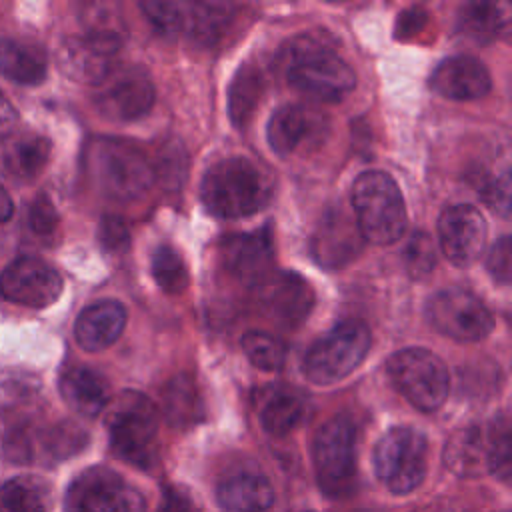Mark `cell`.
Wrapping results in <instances>:
<instances>
[{"mask_svg":"<svg viewBox=\"0 0 512 512\" xmlns=\"http://www.w3.org/2000/svg\"><path fill=\"white\" fill-rule=\"evenodd\" d=\"M256 304L276 326L294 330L312 312L314 290L296 272H270L256 284Z\"/></svg>","mask_w":512,"mask_h":512,"instance_id":"cell-13","label":"cell"},{"mask_svg":"<svg viewBox=\"0 0 512 512\" xmlns=\"http://www.w3.org/2000/svg\"><path fill=\"white\" fill-rule=\"evenodd\" d=\"M428 444L422 432L410 426L390 428L374 448L376 478L392 494L414 492L426 476Z\"/></svg>","mask_w":512,"mask_h":512,"instance_id":"cell-7","label":"cell"},{"mask_svg":"<svg viewBox=\"0 0 512 512\" xmlns=\"http://www.w3.org/2000/svg\"><path fill=\"white\" fill-rule=\"evenodd\" d=\"M488 472L498 476L502 482H510L512 474V432L506 416H498L488 432Z\"/></svg>","mask_w":512,"mask_h":512,"instance_id":"cell-37","label":"cell"},{"mask_svg":"<svg viewBox=\"0 0 512 512\" xmlns=\"http://www.w3.org/2000/svg\"><path fill=\"white\" fill-rule=\"evenodd\" d=\"M270 182L246 158H224L212 164L200 184L206 210L218 218H244L262 210L270 200Z\"/></svg>","mask_w":512,"mask_h":512,"instance_id":"cell-2","label":"cell"},{"mask_svg":"<svg viewBox=\"0 0 512 512\" xmlns=\"http://www.w3.org/2000/svg\"><path fill=\"white\" fill-rule=\"evenodd\" d=\"M404 266L416 280L426 278L436 266V248L426 232H414L404 248Z\"/></svg>","mask_w":512,"mask_h":512,"instance_id":"cell-40","label":"cell"},{"mask_svg":"<svg viewBox=\"0 0 512 512\" xmlns=\"http://www.w3.org/2000/svg\"><path fill=\"white\" fill-rule=\"evenodd\" d=\"M50 158V142L32 132H8L0 136V174L28 182L34 180Z\"/></svg>","mask_w":512,"mask_h":512,"instance_id":"cell-20","label":"cell"},{"mask_svg":"<svg viewBox=\"0 0 512 512\" xmlns=\"http://www.w3.org/2000/svg\"><path fill=\"white\" fill-rule=\"evenodd\" d=\"M188 174V154L180 140H168L158 152V164L154 170V178L160 182L164 190H178Z\"/></svg>","mask_w":512,"mask_h":512,"instance_id":"cell-39","label":"cell"},{"mask_svg":"<svg viewBox=\"0 0 512 512\" xmlns=\"http://www.w3.org/2000/svg\"><path fill=\"white\" fill-rule=\"evenodd\" d=\"M98 240L106 252H124L130 244L128 224L120 216H104L98 226Z\"/></svg>","mask_w":512,"mask_h":512,"instance_id":"cell-42","label":"cell"},{"mask_svg":"<svg viewBox=\"0 0 512 512\" xmlns=\"http://www.w3.org/2000/svg\"><path fill=\"white\" fill-rule=\"evenodd\" d=\"M310 130L308 110L302 106H282L268 122V144L278 156H288L300 148Z\"/></svg>","mask_w":512,"mask_h":512,"instance_id":"cell-30","label":"cell"},{"mask_svg":"<svg viewBox=\"0 0 512 512\" xmlns=\"http://www.w3.org/2000/svg\"><path fill=\"white\" fill-rule=\"evenodd\" d=\"M28 222H30V228L38 236H50L56 232L58 212L46 194L36 196V200L32 202L30 212H28Z\"/></svg>","mask_w":512,"mask_h":512,"instance_id":"cell-43","label":"cell"},{"mask_svg":"<svg viewBox=\"0 0 512 512\" xmlns=\"http://www.w3.org/2000/svg\"><path fill=\"white\" fill-rule=\"evenodd\" d=\"M124 326L126 308L116 300H100L80 312L74 336L86 352H100L118 340Z\"/></svg>","mask_w":512,"mask_h":512,"instance_id":"cell-21","label":"cell"},{"mask_svg":"<svg viewBox=\"0 0 512 512\" xmlns=\"http://www.w3.org/2000/svg\"><path fill=\"white\" fill-rule=\"evenodd\" d=\"M510 256H512V252H510V238L502 236L490 248V254L486 258V268H488L490 276L498 284H502V286L510 284Z\"/></svg>","mask_w":512,"mask_h":512,"instance_id":"cell-46","label":"cell"},{"mask_svg":"<svg viewBox=\"0 0 512 512\" xmlns=\"http://www.w3.org/2000/svg\"><path fill=\"white\" fill-rule=\"evenodd\" d=\"M280 62L288 84L320 102H336L356 84L352 68L312 34L292 38L284 46Z\"/></svg>","mask_w":512,"mask_h":512,"instance_id":"cell-1","label":"cell"},{"mask_svg":"<svg viewBox=\"0 0 512 512\" xmlns=\"http://www.w3.org/2000/svg\"><path fill=\"white\" fill-rule=\"evenodd\" d=\"M162 412L174 428H188L202 420V398L188 374H178L166 382L162 388Z\"/></svg>","mask_w":512,"mask_h":512,"instance_id":"cell-28","label":"cell"},{"mask_svg":"<svg viewBox=\"0 0 512 512\" xmlns=\"http://www.w3.org/2000/svg\"><path fill=\"white\" fill-rule=\"evenodd\" d=\"M480 196L492 212H496L500 216H508V212H510V178H508V174L496 176L494 180L486 182L480 188Z\"/></svg>","mask_w":512,"mask_h":512,"instance_id":"cell-44","label":"cell"},{"mask_svg":"<svg viewBox=\"0 0 512 512\" xmlns=\"http://www.w3.org/2000/svg\"><path fill=\"white\" fill-rule=\"evenodd\" d=\"M314 468L320 490L330 498L348 496L356 480V432L346 416H334L314 438Z\"/></svg>","mask_w":512,"mask_h":512,"instance_id":"cell-9","label":"cell"},{"mask_svg":"<svg viewBox=\"0 0 512 512\" xmlns=\"http://www.w3.org/2000/svg\"><path fill=\"white\" fill-rule=\"evenodd\" d=\"M426 318L440 334L458 342H478L494 328L488 308L464 288L436 292L426 304Z\"/></svg>","mask_w":512,"mask_h":512,"instance_id":"cell-10","label":"cell"},{"mask_svg":"<svg viewBox=\"0 0 512 512\" xmlns=\"http://www.w3.org/2000/svg\"><path fill=\"white\" fill-rule=\"evenodd\" d=\"M60 394L74 412L86 418H94L110 402V384L100 372L76 366L62 374Z\"/></svg>","mask_w":512,"mask_h":512,"instance_id":"cell-23","label":"cell"},{"mask_svg":"<svg viewBox=\"0 0 512 512\" xmlns=\"http://www.w3.org/2000/svg\"><path fill=\"white\" fill-rule=\"evenodd\" d=\"M218 504L228 512H264L274 502V490L266 476L238 472L218 486Z\"/></svg>","mask_w":512,"mask_h":512,"instance_id":"cell-24","label":"cell"},{"mask_svg":"<svg viewBox=\"0 0 512 512\" xmlns=\"http://www.w3.org/2000/svg\"><path fill=\"white\" fill-rule=\"evenodd\" d=\"M242 350L246 358L264 372L280 370L286 360V346L280 338L260 332V330H248L242 336Z\"/></svg>","mask_w":512,"mask_h":512,"instance_id":"cell-36","label":"cell"},{"mask_svg":"<svg viewBox=\"0 0 512 512\" xmlns=\"http://www.w3.org/2000/svg\"><path fill=\"white\" fill-rule=\"evenodd\" d=\"M370 350V330L346 320L316 340L304 356V376L316 386H330L352 374Z\"/></svg>","mask_w":512,"mask_h":512,"instance_id":"cell-6","label":"cell"},{"mask_svg":"<svg viewBox=\"0 0 512 512\" xmlns=\"http://www.w3.org/2000/svg\"><path fill=\"white\" fill-rule=\"evenodd\" d=\"M106 426L110 448L120 460L140 470L154 468L158 460V412L144 394L124 390L114 400Z\"/></svg>","mask_w":512,"mask_h":512,"instance_id":"cell-5","label":"cell"},{"mask_svg":"<svg viewBox=\"0 0 512 512\" xmlns=\"http://www.w3.org/2000/svg\"><path fill=\"white\" fill-rule=\"evenodd\" d=\"M84 36L112 48H120L124 38V24L120 12L112 4H90L82 12Z\"/></svg>","mask_w":512,"mask_h":512,"instance_id":"cell-33","label":"cell"},{"mask_svg":"<svg viewBox=\"0 0 512 512\" xmlns=\"http://www.w3.org/2000/svg\"><path fill=\"white\" fill-rule=\"evenodd\" d=\"M352 208L364 242L394 244L406 230V206L392 176L382 170L362 172L352 184Z\"/></svg>","mask_w":512,"mask_h":512,"instance_id":"cell-4","label":"cell"},{"mask_svg":"<svg viewBox=\"0 0 512 512\" xmlns=\"http://www.w3.org/2000/svg\"><path fill=\"white\" fill-rule=\"evenodd\" d=\"M364 248V238L356 220L340 208L328 210L310 240L314 260L326 270H340L350 264Z\"/></svg>","mask_w":512,"mask_h":512,"instance_id":"cell-16","label":"cell"},{"mask_svg":"<svg viewBox=\"0 0 512 512\" xmlns=\"http://www.w3.org/2000/svg\"><path fill=\"white\" fill-rule=\"evenodd\" d=\"M118 50L96 42L88 36H72L62 42L58 50V64L60 70L84 84H100L112 72V58Z\"/></svg>","mask_w":512,"mask_h":512,"instance_id":"cell-19","label":"cell"},{"mask_svg":"<svg viewBox=\"0 0 512 512\" xmlns=\"http://www.w3.org/2000/svg\"><path fill=\"white\" fill-rule=\"evenodd\" d=\"M12 212H14L12 198H10V194L6 192V188L0 186V222L10 220V218H12Z\"/></svg>","mask_w":512,"mask_h":512,"instance_id":"cell-48","label":"cell"},{"mask_svg":"<svg viewBox=\"0 0 512 512\" xmlns=\"http://www.w3.org/2000/svg\"><path fill=\"white\" fill-rule=\"evenodd\" d=\"M0 512H48V486L32 476L4 482L0 486Z\"/></svg>","mask_w":512,"mask_h":512,"instance_id":"cell-31","label":"cell"},{"mask_svg":"<svg viewBox=\"0 0 512 512\" xmlns=\"http://www.w3.org/2000/svg\"><path fill=\"white\" fill-rule=\"evenodd\" d=\"M254 408L262 428L272 436H286L304 416L302 398L282 384H268L256 390Z\"/></svg>","mask_w":512,"mask_h":512,"instance_id":"cell-22","label":"cell"},{"mask_svg":"<svg viewBox=\"0 0 512 512\" xmlns=\"http://www.w3.org/2000/svg\"><path fill=\"white\" fill-rule=\"evenodd\" d=\"M444 464L458 476H478L488 472V442L480 426L456 430L444 448Z\"/></svg>","mask_w":512,"mask_h":512,"instance_id":"cell-27","label":"cell"},{"mask_svg":"<svg viewBox=\"0 0 512 512\" xmlns=\"http://www.w3.org/2000/svg\"><path fill=\"white\" fill-rule=\"evenodd\" d=\"M36 444H40L50 458H68L86 444V432L72 422H60L48 430L34 432V454Z\"/></svg>","mask_w":512,"mask_h":512,"instance_id":"cell-38","label":"cell"},{"mask_svg":"<svg viewBox=\"0 0 512 512\" xmlns=\"http://www.w3.org/2000/svg\"><path fill=\"white\" fill-rule=\"evenodd\" d=\"M262 74L260 68L252 62H246L234 74L228 86V116L232 124L242 130L248 126L254 108L262 96Z\"/></svg>","mask_w":512,"mask_h":512,"instance_id":"cell-29","label":"cell"},{"mask_svg":"<svg viewBox=\"0 0 512 512\" xmlns=\"http://www.w3.org/2000/svg\"><path fill=\"white\" fill-rule=\"evenodd\" d=\"M386 370L396 390L422 412L440 408L448 396V370L444 362L426 348H404L392 354Z\"/></svg>","mask_w":512,"mask_h":512,"instance_id":"cell-8","label":"cell"},{"mask_svg":"<svg viewBox=\"0 0 512 512\" xmlns=\"http://www.w3.org/2000/svg\"><path fill=\"white\" fill-rule=\"evenodd\" d=\"M60 292V274L50 264L34 256L16 258L0 274V296L16 304L46 308L56 302Z\"/></svg>","mask_w":512,"mask_h":512,"instance_id":"cell-14","label":"cell"},{"mask_svg":"<svg viewBox=\"0 0 512 512\" xmlns=\"http://www.w3.org/2000/svg\"><path fill=\"white\" fill-rule=\"evenodd\" d=\"M428 20V14L422 10V8H410V10H404L398 20H396V38L400 40H408L410 36L418 34L424 24Z\"/></svg>","mask_w":512,"mask_h":512,"instance_id":"cell-47","label":"cell"},{"mask_svg":"<svg viewBox=\"0 0 512 512\" xmlns=\"http://www.w3.org/2000/svg\"><path fill=\"white\" fill-rule=\"evenodd\" d=\"M492 82L486 66L472 56H450L430 74V88L450 100H476L488 94Z\"/></svg>","mask_w":512,"mask_h":512,"instance_id":"cell-18","label":"cell"},{"mask_svg":"<svg viewBox=\"0 0 512 512\" xmlns=\"http://www.w3.org/2000/svg\"><path fill=\"white\" fill-rule=\"evenodd\" d=\"M40 382L22 370L0 372V414H16L30 406L38 396Z\"/></svg>","mask_w":512,"mask_h":512,"instance_id":"cell-34","label":"cell"},{"mask_svg":"<svg viewBox=\"0 0 512 512\" xmlns=\"http://www.w3.org/2000/svg\"><path fill=\"white\" fill-rule=\"evenodd\" d=\"M504 14L496 4L470 2L462 6L458 16V28L462 34L476 42H492L504 30Z\"/></svg>","mask_w":512,"mask_h":512,"instance_id":"cell-32","label":"cell"},{"mask_svg":"<svg viewBox=\"0 0 512 512\" xmlns=\"http://www.w3.org/2000/svg\"><path fill=\"white\" fill-rule=\"evenodd\" d=\"M148 22L156 28L158 34L176 38L180 36L182 28V2H168V0H150L140 4Z\"/></svg>","mask_w":512,"mask_h":512,"instance_id":"cell-41","label":"cell"},{"mask_svg":"<svg viewBox=\"0 0 512 512\" xmlns=\"http://www.w3.org/2000/svg\"><path fill=\"white\" fill-rule=\"evenodd\" d=\"M220 262L228 274L246 284H258L270 274L274 246L268 228L230 234L220 242Z\"/></svg>","mask_w":512,"mask_h":512,"instance_id":"cell-17","label":"cell"},{"mask_svg":"<svg viewBox=\"0 0 512 512\" xmlns=\"http://www.w3.org/2000/svg\"><path fill=\"white\" fill-rule=\"evenodd\" d=\"M154 84L140 66L112 68L98 84L94 104L112 122H132L148 114L154 104Z\"/></svg>","mask_w":512,"mask_h":512,"instance_id":"cell-12","label":"cell"},{"mask_svg":"<svg viewBox=\"0 0 512 512\" xmlns=\"http://www.w3.org/2000/svg\"><path fill=\"white\" fill-rule=\"evenodd\" d=\"M16 118V114H14V108L10 106V102L2 96V92H0V124H4V122H8V120H14Z\"/></svg>","mask_w":512,"mask_h":512,"instance_id":"cell-49","label":"cell"},{"mask_svg":"<svg viewBox=\"0 0 512 512\" xmlns=\"http://www.w3.org/2000/svg\"><path fill=\"white\" fill-rule=\"evenodd\" d=\"M46 54L42 46L16 40V38H2L0 40V72L16 82V84H40L46 76Z\"/></svg>","mask_w":512,"mask_h":512,"instance_id":"cell-26","label":"cell"},{"mask_svg":"<svg viewBox=\"0 0 512 512\" xmlns=\"http://www.w3.org/2000/svg\"><path fill=\"white\" fill-rule=\"evenodd\" d=\"M154 282L166 294H182L190 284V274L180 254L170 246H158L150 262Z\"/></svg>","mask_w":512,"mask_h":512,"instance_id":"cell-35","label":"cell"},{"mask_svg":"<svg viewBox=\"0 0 512 512\" xmlns=\"http://www.w3.org/2000/svg\"><path fill=\"white\" fill-rule=\"evenodd\" d=\"M486 222L480 210L468 204L446 208L438 218V242L444 256L458 268L472 266L486 244Z\"/></svg>","mask_w":512,"mask_h":512,"instance_id":"cell-15","label":"cell"},{"mask_svg":"<svg viewBox=\"0 0 512 512\" xmlns=\"http://www.w3.org/2000/svg\"><path fill=\"white\" fill-rule=\"evenodd\" d=\"M86 170L94 186L112 200L130 202L148 192L154 168L128 140L100 136L86 148Z\"/></svg>","mask_w":512,"mask_h":512,"instance_id":"cell-3","label":"cell"},{"mask_svg":"<svg viewBox=\"0 0 512 512\" xmlns=\"http://www.w3.org/2000/svg\"><path fill=\"white\" fill-rule=\"evenodd\" d=\"M156 512H200V504L186 488L168 484L162 488Z\"/></svg>","mask_w":512,"mask_h":512,"instance_id":"cell-45","label":"cell"},{"mask_svg":"<svg viewBox=\"0 0 512 512\" xmlns=\"http://www.w3.org/2000/svg\"><path fill=\"white\" fill-rule=\"evenodd\" d=\"M66 512H142V498L116 472L94 466L68 486Z\"/></svg>","mask_w":512,"mask_h":512,"instance_id":"cell-11","label":"cell"},{"mask_svg":"<svg viewBox=\"0 0 512 512\" xmlns=\"http://www.w3.org/2000/svg\"><path fill=\"white\" fill-rule=\"evenodd\" d=\"M234 6L226 2H182L180 36L200 46L214 44L228 28Z\"/></svg>","mask_w":512,"mask_h":512,"instance_id":"cell-25","label":"cell"}]
</instances>
